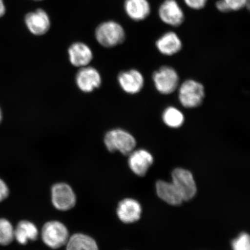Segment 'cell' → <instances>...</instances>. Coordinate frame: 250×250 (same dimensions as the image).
Segmentation results:
<instances>
[{"label": "cell", "mask_w": 250, "mask_h": 250, "mask_svg": "<svg viewBox=\"0 0 250 250\" xmlns=\"http://www.w3.org/2000/svg\"><path fill=\"white\" fill-rule=\"evenodd\" d=\"M104 141L109 152L119 151L124 155H129L136 146V139L132 134L121 129L109 131L106 133Z\"/></svg>", "instance_id": "cell-1"}, {"label": "cell", "mask_w": 250, "mask_h": 250, "mask_svg": "<svg viewBox=\"0 0 250 250\" xmlns=\"http://www.w3.org/2000/svg\"><path fill=\"white\" fill-rule=\"evenodd\" d=\"M95 37L100 44L112 48L124 42L126 34L120 24L110 21H105L97 27Z\"/></svg>", "instance_id": "cell-2"}, {"label": "cell", "mask_w": 250, "mask_h": 250, "mask_svg": "<svg viewBox=\"0 0 250 250\" xmlns=\"http://www.w3.org/2000/svg\"><path fill=\"white\" fill-rule=\"evenodd\" d=\"M66 226L60 221L47 222L42 227V237L45 245L52 249H58L66 245L69 239Z\"/></svg>", "instance_id": "cell-3"}, {"label": "cell", "mask_w": 250, "mask_h": 250, "mask_svg": "<svg viewBox=\"0 0 250 250\" xmlns=\"http://www.w3.org/2000/svg\"><path fill=\"white\" fill-rule=\"evenodd\" d=\"M205 96L204 86L195 80H187L180 87L179 99L184 107L193 108L198 107L202 104Z\"/></svg>", "instance_id": "cell-4"}, {"label": "cell", "mask_w": 250, "mask_h": 250, "mask_svg": "<svg viewBox=\"0 0 250 250\" xmlns=\"http://www.w3.org/2000/svg\"><path fill=\"white\" fill-rule=\"evenodd\" d=\"M51 199L55 208L62 211L71 210L77 202L76 193L73 188L64 183H59L53 186Z\"/></svg>", "instance_id": "cell-5"}, {"label": "cell", "mask_w": 250, "mask_h": 250, "mask_svg": "<svg viewBox=\"0 0 250 250\" xmlns=\"http://www.w3.org/2000/svg\"><path fill=\"white\" fill-rule=\"evenodd\" d=\"M156 89L164 95L173 93L179 86V77L174 68L163 66L153 74Z\"/></svg>", "instance_id": "cell-6"}, {"label": "cell", "mask_w": 250, "mask_h": 250, "mask_svg": "<svg viewBox=\"0 0 250 250\" xmlns=\"http://www.w3.org/2000/svg\"><path fill=\"white\" fill-rule=\"evenodd\" d=\"M173 185L179 192L183 201L192 199L196 195L197 188L192 174L188 170L177 168L172 173Z\"/></svg>", "instance_id": "cell-7"}, {"label": "cell", "mask_w": 250, "mask_h": 250, "mask_svg": "<svg viewBox=\"0 0 250 250\" xmlns=\"http://www.w3.org/2000/svg\"><path fill=\"white\" fill-rule=\"evenodd\" d=\"M158 17L172 27H179L185 21V14L177 0H164L158 8Z\"/></svg>", "instance_id": "cell-8"}, {"label": "cell", "mask_w": 250, "mask_h": 250, "mask_svg": "<svg viewBox=\"0 0 250 250\" xmlns=\"http://www.w3.org/2000/svg\"><path fill=\"white\" fill-rule=\"evenodd\" d=\"M24 21L30 33L36 36L43 35L51 27L49 16L42 9L28 13L25 17Z\"/></svg>", "instance_id": "cell-9"}, {"label": "cell", "mask_w": 250, "mask_h": 250, "mask_svg": "<svg viewBox=\"0 0 250 250\" xmlns=\"http://www.w3.org/2000/svg\"><path fill=\"white\" fill-rule=\"evenodd\" d=\"M76 83L81 91L90 93L99 88L102 84V77L99 71L92 67H83L78 72Z\"/></svg>", "instance_id": "cell-10"}, {"label": "cell", "mask_w": 250, "mask_h": 250, "mask_svg": "<svg viewBox=\"0 0 250 250\" xmlns=\"http://www.w3.org/2000/svg\"><path fill=\"white\" fill-rule=\"evenodd\" d=\"M129 155L128 164L131 170L137 176H145L154 162L152 155L146 150L143 149L133 151Z\"/></svg>", "instance_id": "cell-11"}, {"label": "cell", "mask_w": 250, "mask_h": 250, "mask_svg": "<svg viewBox=\"0 0 250 250\" xmlns=\"http://www.w3.org/2000/svg\"><path fill=\"white\" fill-rule=\"evenodd\" d=\"M117 214L120 220L125 224L135 223L142 214V207L135 199L127 198L119 203Z\"/></svg>", "instance_id": "cell-12"}, {"label": "cell", "mask_w": 250, "mask_h": 250, "mask_svg": "<svg viewBox=\"0 0 250 250\" xmlns=\"http://www.w3.org/2000/svg\"><path fill=\"white\" fill-rule=\"evenodd\" d=\"M118 80L121 88L129 94L140 92L145 85L142 73L134 69L123 72L119 75Z\"/></svg>", "instance_id": "cell-13"}, {"label": "cell", "mask_w": 250, "mask_h": 250, "mask_svg": "<svg viewBox=\"0 0 250 250\" xmlns=\"http://www.w3.org/2000/svg\"><path fill=\"white\" fill-rule=\"evenodd\" d=\"M124 9L128 17L136 21H145L151 12L148 0H125Z\"/></svg>", "instance_id": "cell-14"}, {"label": "cell", "mask_w": 250, "mask_h": 250, "mask_svg": "<svg viewBox=\"0 0 250 250\" xmlns=\"http://www.w3.org/2000/svg\"><path fill=\"white\" fill-rule=\"evenodd\" d=\"M71 63L74 66H87L93 59V53L88 45L83 42L74 43L68 49Z\"/></svg>", "instance_id": "cell-15"}, {"label": "cell", "mask_w": 250, "mask_h": 250, "mask_svg": "<svg viewBox=\"0 0 250 250\" xmlns=\"http://www.w3.org/2000/svg\"><path fill=\"white\" fill-rule=\"evenodd\" d=\"M158 51L166 56H172L181 51L183 47L182 42L174 31H167L156 42Z\"/></svg>", "instance_id": "cell-16"}, {"label": "cell", "mask_w": 250, "mask_h": 250, "mask_svg": "<svg viewBox=\"0 0 250 250\" xmlns=\"http://www.w3.org/2000/svg\"><path fill=\"white\" fill-rule=\"evenodd\" d=\"M38 228L31 222L23 220L14 228V239L21 245L35 241L39 236Z\"/></svg>", "instance_id": "cell-17"}, {"label": "cell", "mask_w": 250, "mask_h": 250, "mask_svg": "<svg viewBox=\"0 0 250 250\" xmlns=\"http://www.w3.org/2000/svg\"><path fill=\"white\" fill-rule=\"evenodd\" d=\"M156 190L159 198L168 204L178 206L183 202L179 192L172 183L158 181L156 184Z\"/></svg>", "instance_id": "cell-18"}, {"label": "cell", "mask_w": 250, "mask_h": 250, "mask_svg": "<svg viewBox=\"0 0 250 250\" xmlns=\"http://www.w3.org/2000/svg\"><path fill=\"white\" fill-rule=\"evenodd\" d=\"M66 250H99L95 240L87 234L78 233L69 237Z\"/></svg>", "instance_id": "cell-19"}, {"label": "cell", "mask_w": 250, "mask_h": 250, "mask_svg": "<svg viewBox=\"0 0 250 250\" xmlns=\"http://www.w3.org/2000/svg\"><path fill=\"white\" fill-rule=\"evenodd\" d=\"M162 120L167 126L171 128H179L184 124V116L179 109L169 107L164 111L162 114Z\"/></svg>", "instance_id": "cell-20"}, {"label": "cell", "mask_w": 250, "mask_h": 250, "mask_svg": "<svg viewBox=\"0 0 250 250\" xmlns=\"http://www.w3.org/2000/svg\"><path fill=\"white\" fill-rule=\"evenodd\" d=\"M14 240V228L7 220L0 218V245L7 246Z\"/></svg>", "instance_id": "cell-21"}, {"label": "cell", "mask_w": 250, "mask_h": 250, "mask_svg": "<svg viewBox=\"0 0 250 250\" xmlns=\"http://www.w3.org/2000/svg\"><path fill=\"white\" fill-rule=\"evenodd\" d=\"M232 247L233 250H250V236L248 233H242L233 240Z\"/></svg>", "instance_id": "cell-22"}, {"label": "cell", "mask_w": 250, "mask_h": 250, "mask_svg": "<svg viewBox=\"0 0 250 250\" xmlns=\"http://www.w3.org/2000/svg\"><path fill=\"white\" fill-rule=\"evenodd\" d=\"M230 11H237L249 6V0H224Z\"/></svg>", "instance_id": "cell-23"}, {"label": "cell", "mask_w": 250, "mask_h": 250, "mask_svg": "<svg viewBox=\"0 0 250 250\" xmlns=\"http://www.w3.org/2000/svg\"><path fill=\"white\" fill-rule=\"evenodd\" d=\"M188 7L193 10H201L207 5L208 0H183Z\"/></svg>", "instance_id": "cell-24"}, {"label": "cell", "mask_w": 250, "mask_h": 250, "mask_svg": "<svg viewBox=\"0 0 250 250\" xmlns=\"http://www.w3.org/2000/svg\"><path fill=\"white\" fill-rule=\"evenodd\" d=\"M8 195V187L4 181L0 179V202L4 201Z\"/></svg>", "instance_id": "cell-25"}, {"label": "cell", "mask_w": 250, "mask_h": 250, "mask_svg": "<svg viewBox=\"0 0 250 250\" xmlns=\"http://www.w3.org/2000/svg\"><path fill=\"white\" fill-rule=\"evenodd\" d=\"M215 7H216L217 10L222 12V13H227V12H230L229 7H228L224 0H218L215 3Z\"/></svg>", "instance_id": "cell-26"}, {"label": "cell", "mask_w": 250, "mask_h": 250, "mask_svg": "<svg viewBox=\"0 0 250 250\" xmlns=\"http://www.w3.org/2000/svg\"><path fill=\"white\" fill-rule=\"evenodd\" d=\"M6 7L4 0H0V18L4 17L6 13Z\"/></svg>", "instance_id": "cell-27"}, {"label": "cell", "mask_w": 250, "mask_h": 250, "mask_svg": "<svg viewBox=\"0 0 250 250\" xmlns=\"http://www.w3.org/2000/svg\"><path fill=\"white\" fill-rule=\"evenodd\" d=\"M1 120H2V114H1V109H0V123H1Z\"/></svg>", "instance_id": "cell-28"}, {"label": "cell", "mask_w": 250, "mask_h": 250, "mask_svg": "<svg viewBox=\"0 0 250 250\" xmlns=\"http://www.w3.org/2000/svg\"><path fill=\"white\" fill-rule=\"evenodd\" d=\"M34 1H42V0H34Z\"/></svg>", "instance_id": "cell-29"}]
</instances>
